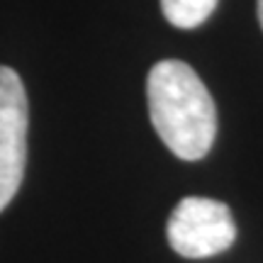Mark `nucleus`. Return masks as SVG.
Listing matches in <instances>:
<instances>
[{"instance_id":"nucleus-5","label":"nucleus","mask_w":263,"mask_h":263,"mask_svg":"<svg viewBox=\"0 0 263 263\" xmlns=\"http://www.w3.org/2000/svg\"><path fill=\"white\" fill-rule=\"evenodd\" d=\"M256 10H258V22H261V27H263V0L256 3Z\"/></svg>"},{"instance_id":"nucleus-2","label":"nucleus","mask_w":263,"mask_h":263,"mask_svg":"<svg viewBox=\"0 0 263 263\" xmlns=\"http://www.w3.org/2000/svg\"><path fill=\"white\" fill-rule=\"evenodd\" d=\"M171 249L183 258H210L227 251L236 239L229 207L210 197H183L166 227Z\"/></svg>"},{"instance_id":"nucleus-3","label":"nucleus","mask_w":263,"mask_h":263,"mask_svg":"<svg viewBox=\"0 0 263 263\" xmlns=\"http://www.w3.org/2000/svg\"><path fill=\"white\" fill-rule=\"evenodd\" d=\"M27 90L12 68L0 66V212L17 193L27 161Z\"/></svg>"},{"instance_id":"nucleus-4","label":"nucleus","mask_w":263,"mask_h":263,"mask_svg":"<svg viewBox=\"0 0 263 263\" xmlns=\"http://www.w3.org/2000/svg\"><path fill=\"white\" fill-rule=\"evenodd\" d=\"M219 0H161V10L173 27L195 29L215 12Z\"/></svg>"},{"instance_id":"nucleus-1","label":"nucleus","mask_w":263,"mask_h":263,"mask_svg":"<svg viewBox=\"0 0 263 263\" xmlns=\"http://www.w3.org/2000/svg\"><path fill=\"white\" fill-rule=\"evenodd\" d=\"M149 117L161 141L178 159L200 161L217 134L215 100L185 61L163 59L146 78Z\"/></svg>"}]
</instances>
